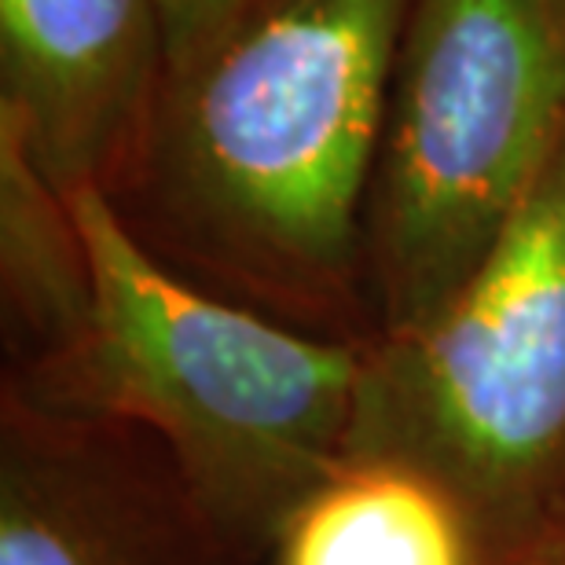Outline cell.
<instances>
[{"label": "cell", "mask_w": 565, "mask_h": 565, "mask_svg": "<svg viewBox=\"0 0 565 565\" xmlns=\"http://www.w3.org/2000/svg\"><path fill=\"white\" fill-rule=\"evenodd\" d=\"M412 0H257L169 66L104 195L151 257L309 334L375 342L367 206Z\"/></svg>", "instance_id": "obj_1"}, {"label": "cell", "mask_w": 565, "mask_h": 565, "mask_svg": "<svg viewBox=\"0 0 565 565\" xmlns=\"http://www.w3.org/2000/svg\"><path fill=\"white\" fill-rule=\"evenodd\" d=\"M93 331L49 375L0 393L140 429L228 551L265 565L290 511L353 448L371 342L309 334L151 257L99 191H77Z\"/></svg>", "instance_id": "obj_2"}, {"label": "cell", "mask_w": 565, "mask_h": 565, "mask_svg": "<svg viewBox=\"0 0 565 565\" xmlns=\"http://www.w3.org/2000/svg\"><path fill=\"white\" fill-rule=\"evenodd\" d=\"M565 137V0H412L367 206L379 338L470 279Z\"/></svg>", "instance_id": "obj_3"}, {"label": "cell", "mask_w": 565, "mask_h": 565, "mask_svg": "<svg viewBox=\"0 0 565 565\" xmlns=\"http://www.w3.org/2000/svg\"><path fill=\"white\" fill-rule=\"evenodd\" d=\"M349 456L456 489L495 562L565 507V137L445 309L371 342Z\"/></svg>", "instance_id": "obj_4"}, {"label": "cell", "mask_w": 565, "mask_h": 565, "mask_svg": "<svg viewBox=\"0 0 565 565\" xmlns=\"http://www.w3.org/2000/svg\"><path fill=\"white\" fill-rule=\"evenodd\" d=\"M0 565H250L151 437L0 393Z\"/></svg>", "instance_id": "obj_5"}, {"label": "cell", "mask_w": 565, "mask_h": 565, "mask_svg": "<svg viewBox=\"0 0 565 565\" xmlns=\"http://www.w3.org/2000/svg\"><path fill=\"white\" fill-rule=\"evenodd\" d=\"M158 0H0V132L63 195H110L166 85Z\"/></svg>", "instance_id": "obj_6"}, {"label": "cell", "mask_w": 565, "mask_h": 565, "mask_svg": "<svg viewBox=\"0 0 565 565\" xmlns=\"http://www.w3.org/2000/svg\"><path fill=\"white\" fill-rule=\"evenodd\" d=\"M265 565H495L467 500L393 456H349L294 507Z\"/></svg>", "instance_id": "obj_7"}, {"label": "cell", "mask_w": 565, "mask_h": 565, "mask_svg": "<svg viewBox=\"0 0 565 565\" xmlns=\"http://www.w3.org/2000/svg\"><path fill=\"white\" fill-rule=\"evenodd\" d=\"M0 309L4 382L49 375L93 331L96 279L74 199L0 132Z\"/></svg>", "instance_id": "obj_8"}, {"label": "cell", "mask_w": 565, "mask_h": 565, "mask_svg": "<svg viewBox=\"0 0 565 565\" xmlns=\"http://www.w3.org/2000/svg\"><path fill=\"white\" fill-rule=\"evenodd\" d=\"M254 4L257 0H158L169 66L184 63L191 52H199Z\"/></svg>", "instance_id": "obj_9"}, {"label": "cell", "mask_w": 565, "mask_h": 565, "mask_svg": "<svg viewBox=\"0 0 565 565\" xmlns=\"http://www.w3.org/2000/svg\"><path fill=\"white\" fill-rule=\"evenodd\" d=\"M495 565H565V507L533 529L522 544H514Z\"/></svg>", "instance_id": "obj_10"}]
</instances>
